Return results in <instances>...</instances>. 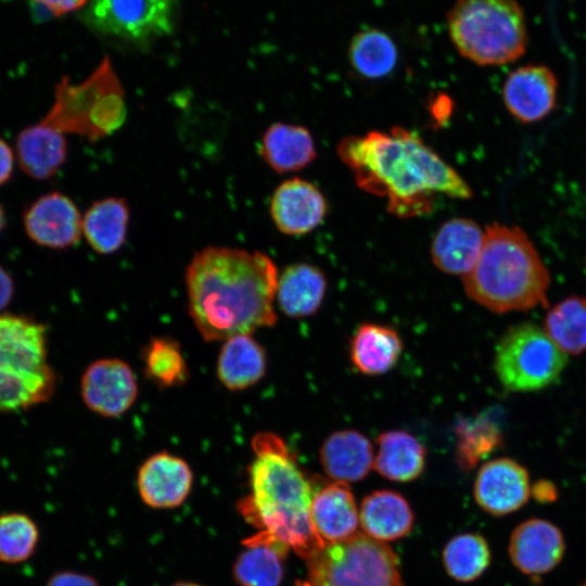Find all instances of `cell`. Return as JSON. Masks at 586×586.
Segmentation results:
<instances>
[{
    "label": "cell",
    "mask_w": 586,
    "mask_h": 586,
    "mask_svg": "<svg viewBox=\"0 0 586 586\" xmlns=\"http://www.w3.org/2000/svg\"><path fill=\"white\" fill-rule=\"evenodd\" d=\"M40 538L36 521L24 512L0 514V562L20 564L33 557Z\"/></svg>",
    "instance_id": "cell-34"
},
{
    "label": "cell",
    "mask_w": 586,
    "mask_h": 586,
    "mask_svg": "<svg viewBox=\"0 0 586 586\" xmlns=\"http://www.w3.org/2000/svg\"><path fill=\"white\" fill-rule=\"evenodd\" d=\"M4 225H5V214H4L3 207L0 204V232L4 228Z\"/></svg>",
    "instance_id": "cell-42"
},
{
    "label": "cell",
    "mask_w": 586,
    "mask_h": 586,
    "mask_svg": "<svg viewBox=\"0 0 586 586\" xmlns=\"http://www.w3.org/2000/svg\"><path fill=\"white\" fill-rule=\"evenodd\" d=\"M310 520L323 543L342 540L355 534L359 513L348 485L334 481L315 492Z\"/></svg>",
    "instance_id": "cell-21"
},
{
    "label": "cell",
    "mask_w": 586,
    "mask_h": 586,
    "mask_svg": "<svg viewBox=\"0 0 586 586\" xmlns=\"http://www.w3.org/2000/svg\"><path fill=\"white\" fill-rule=\"evenodd\" d=\"M80 393L89 410L105 418H117L133 406L138 397V381L126 361L101 358L84 371Z\"/></svg>",
    "instance_id": "cell-11"
},
{
    "label": "cell",
    "mask_w": 586,
    "mask_h": 586,
    "mask_svg": "<svg viewBox=\"0 0 586 586\" xmlns=\"http://www.w3.org/2000/svg\"><path fill=\"white\" fill-rule=\"evenodd\" d=\"M443 562L449 576L459 582H471L480 577L489 565L491 550L483 536L460 534L446 544Z\"/></svg>",
    "instance_id": "cell-33"
},
{
    "label": "cell",
    "mask_w": 586,
    "mask_h": 586,
    "mask_svg": "<svg viewBox=\"0 0 586 586\" xmlns=\"http://www.w3.org/2000/svg\"><path fill=\"white\" fill-rule=\"evenodd\" d=\"M327 280L316 266L305 263L286 267L278 278L276 300L291 318L314 315L324 298Z\"/></svg>",
    "instance_id": "cell-25"
},
{
    "label": "cell",
    "mask_w": 586,
    "mask_h": 586,
    "mask_svg": "<svg viewBox=\"0 0 586 586\" xmlns=\"http://www.w3.org/2000/svg\"><path fill=\"white\" fill-rule=\"evenodd\" d=\"M551 279L536 247L517 226L492 224L473 268L463 277L469 297L495 313L547 305Z\"/></svg>",
    "instance_id": "cell-4"
},
{
    "label": "cell",
    "mask_w": 586,
    "mask_h": 586,
    "mask_svg": "<svg viewBox=\"0 0 586 586\" xmlns=\"http://www.w3.org/2000/svg\"><path fill=\"white\" fill-rule=\"evenodd\" d=\"M306 564L315 586H404L393 549L364 532L324 543Z\"/></svg>",
    "instance_id": "cell-8"
},
{
    "label": "cell",
    "mask_w": 586,
    "mask_h": 586,
    "mask_svg": "<svg viewBox=\"0 0 586 586\" xmlns=\"http://www.w3.org/2000/svg\"><path fill=\"white\" fill-rule=\"evenodd\" d=\"M359 522L368 536L390 542L404 537L411 531L413 513L400 494L393 491H377L364 498Z\"/></svg>",
    "instance_id": "cell-26"
},
{
    "label": "cell",
    "mask_w": 586,
    "mask_h": 586,
    "mask_svg": "<svg viewBox=\"0 0 586 586\" xmlns=\"http://www.w3.org/2000/svg\"><path fill=\"white\" fill-rule=\"evenodd\" d=\"M585 586H586V584H585Z\"/></svg>",
    "instance_id": "cell-44"
},
{
    "label": "cell",
    "mask_w": 586,
    "mask_h": 586,
    "mask_svg": "<svg viewBox=\"0 0 586 586\" xmlns=\"http://www.w3.org/2000/svg\"><path fill=\"white\" fill-rule=\"evenodd\" d=\"M336 152L357 186L384 198L387 212L400 218L431 213L437 195L472 196L466 180L421 137L398 126L346 137Z\"/></svg>",
    "instance_id": "cell-2"
},
{
    "label": "cell",
    "mask_w": 586,
    "mask_h": 586,
    "mask_svg": "<svg viewBox=\"0 0 586 586\" xmlns=\"http://www.w3.org/2000/svg\"><path fill=\"white\" fill-rule=\"evenodd\" d=\"M193 472L181 457L160 451L148 457L137 473L138 494L150 508L174 509L189 497Z\"/></svg>",
    "instance_id": "cell-13"
},
{
    "label": "cell",
    "mask_w": 586,
    "mask_h": 586,
    "mask_svg": "<svg viewBox=\"0 0 586 586\" xmlns=\"http://www.w3.org/2000/svg\"><path fill=\"white\" fill-rule=\"evenodd\" d=\"M242 545L232 564L237 586H280L290 548L263 532L245 538Z\"/></svg>",
    "instance_id": "cell-19"
},
{
    "label": "cell",
    "mask_w": 586,
    "mask_h": 586,
    "mask_svg": "<svg viewBox=\"0 0 586 586\" xmlns=\"http://www.w3.org/2000/svg\"><path fill=\"white\" fill-rule=\"evenodd\" d=\"M170 586H204V585L196 582H191V581H179L171 584Z\"/></svg>",
    "instance_id": "cell-41"
},
{
    "label": "cell",
    "mask_w": 586,
    "mask_h": 586,
    "mask_svg": "<svg viewBox=\"0 0 586 586\" xmlns=\"http://www.w3.org/2000/svg\"><path fill=\"white\" fill-rule=\"evenodd\" d=\"M55 386L47 327L27 316L0 313V412L47 403Z\"/></svg>",
    "instance_id": "cell-5"
},
{
    "label": "cell",
    "mask_w": 586,
    "mask_h": 586,
    "mask_svg": "<svg viewBox=\"0 0 586 586\" xmlns=\"http://www.w3.org/2000/svg\"><path fill=\"white\" fill-rule=\"evenodd\" d=\"M15 151L18 165L27 176L38 180L49 179L66 160V135L40 120L18 133Z\"/></svg>",
    "instance_id": "cell-20"
},
{
    "label": "cell",
    "mask_w": 586,
    "mask_h": 586,
    "mask_svg": "<svg viewBox=\"0 0 586 586\" xmlns=\"http://www.w3.org/2000/svg\"><path fill=\"white\" fill-rule=\"evenodd\" d=\"M378 453L373 468L384 477L396 482H409L424 470L426 451L411 434L393 430L378 437Z\"/></svg>",
    "instance_id": "cell-29"
},
{
    "label": "cell",
    "mask_w": 586,
    "mask_h": 586,
    "mask_svg": "<svg viewBox=\"0 0 586 586\" xmlns=\"http://www.w3.org/2000/svg\"><path fill=\"white\" fill-rule=\"evenodd\" d=\"M484 233L485 230L468 218L445 221L431 244L433 264L445 273L464 277L479 258Z\"/></svg>",
    "instance_id": "cell-18"
},
{
    "label": "cell",
    "mask_w": 586,
    "mask_h": 586,
    "mask_svg": "<svg viewBox=\"0 0 586 586\" xmlns=\"http://www.w3.org/2000/svg\"><path fill=\"white\" fill-rule=\"evenodd\" d=\"M543 329L565 354L586 352V298L570 296L552 306Z\"/></svg>",
    "instance_id": "cell-31"
},
{
    "label": "cell",
    "mask_w": 586,
    "mask_h": 586,
    "mask_svg": "<svg viewBox=\"0 0 586 586\" xmlns=\"http://www.w3.org/2000/svg\"><path fill=\"white\" fill-rule=\"evenodd\" d=\"M403 351L398 333L386 326L362 323L351 341V360L364 374L377 375L391 370Z\"/></svg>",
    "instance_id": "cell-27"
},
{
    "label": "cell",
    "mask_w": 586,
    "mask_h": 586,
    "mask_svg": "<svg viewBox=\"0 0 586 586\" xmlns=\"http://www.w3.org/2000/svg\"><path fill=\"white\" fill-rule=\"evenodd\" d=\"M294 586H315L310 582L297 581Z\"/></svg>",
    "instance_id": "cell-43"
},
{
    "label": "cell",
    "mask_w": 586,
    "mask_h": 586,
    "mask_svg": "<svg viewBox=\"0 0 586 586\" xmlns=\"http://www.w3.org/2000/svg\"><path fill=\"white\" fill-rule=\"evenodd\" d=\"M14 165V153L10 145L0 138V186L11 177Z\"/></svg>",
    "instance_id": "cell-38"
},
{
    "label": "cell",
    "mask_w": 586,
    "mask_h": 586,
    "mask_svg": "<svg viewBox=\"0 0 586 586\" xmlns=\"http://www.w3.org/2000/svg\"><path fill=\"white\" fill-rule=\"evenodd\" d=\"M46 586H100V584L89 574L72 570H61L54 572L48 578Z\"/></svg>",
    "instance_id": "cell-36"
},
{
    "label": "cell",
    "mask_w": 586,
    "mask_h": 586,
    "mask_svg": "<svg viewBox=\"0 0 586 586\" xmlns=\"http://www.w3.org/2000/svg\"><path fill=\"white\" fill-rule=\"evenodd\" d=\"M564 553V538L552 523L530 519L519 524L509 540L513 564L527 575H540L552 570Z\"/></svg>",
    "instance_id": "cell-17"
},
{
    "label": "cell",
    "mask_w": 586,
    "mask_h": 586,
    "mask_svg": "<svg viewBox=\"0 0 586 586\" xmlns=\"http://www.w3.org/2000/svg\"><path fill=\"white\" fill-rule=\"evenodd\" d=\"M179 0H90L86 21L100 34L144 42L169 34Z\"/></svg>",
    "instance_id": "cell-10"
},
{
    "label": "cell",
    "mask_w": 586,
    "mask_h": 586,
    "mask_svg": "<svg viewBox=\"0 0 586 586\" xmlns=\"http://www.w3.org/2000/svg\"><path fill=\"white\" fill-rule=\"evenodd\" d=\"M278 269L258 251L206 246L186 270L189 316L206 342L252 334L277 322Z\"/></svg>",
    "instance_id": "cell-1"
},
{
    "label": "cell",
    "mask_w": 586,
    "mask_h": 586,
    "mask_svg": "<svg viewBox=\"0 0 586 586\" xmlns=\"http://www.w3.org/2000/svg\"><path fill=\"white\" fill-rule=\"evenodd\" d=\"M125 119L124 91L104 56L92 74L80 84L63 77L55 87L54 101L43 122L63 133L97 140L116 130Z\"/></svg>",
    "instance_id": "cell-7"
},
{
    "label": "cell",
    "mask_w": 586,
    "mask_h": 586,
    "mask_svg": "<svg viewBox=\"0 0 586 586\" xmlns=\"http://www.w3.org/2000/svg\"><path fill=\"white\" fill-rule=\"evenodd\" d=\"M250 493L238 501L244 520L306 560L324 545L310 520L314 488L286 443L272 432L252 441Z\"/></svg>",
    "instance_id": "cell-3"
},
{
    "label": "cell",
    "mask_w": 586,
    "mask_h": 586,
    "mask_svg": "<svg viewBox=\"0 0 586 586\" xmlns=\"http://www.w3.org/2000/svg\"><path fill=\"white\" fill-rule=\"evenodd\" d=\"M31 241L49 249H67L82 234V217L76 204L61 192H50L34 201L23 216Z\"/></svg>",
    "instance_id": "cell-12"
},
{
    "label": "cell",
    "mask_w": 586,
    "mask_h": 586,
    "mask_svg": "<svg viewBox=\"0 0 586 586\" xmlns=\"http://www.w3.org/2000/svg\"><path fill=\"white\" fill-rule=\"evenodd\" d=\"M129 207L124 199L105 198L95 201L82 216V234L99 254L118 251L127 238Z\"/></svg>",
    "instance_id": "cell-28"
},
{
    "label": "cell",
    "mask_w": 586,
    "mask_h": 586,
    "mask_svg": "<svg viewBox=\"0 0 586 586\" xmlns=\"http://www.w3.org/2000/svg\"><path fill=\"white\" fill-rule=\"evenodd\" d=\"M266 370V352L251 334H240L224 341L217 357L216 373L227 390H246L258 383Z\"/></svg>",
    "instance_id": "cell-23"
},
{
    "label": "cell",
    "mask_w": 586,
    "mask_h": 586,
    "mask_svg": "<svg viewBox=\"0 0 586 586\" xmlns=\"http://www.w3.org/2000/svg\"><path fill=\"white\" fill-rule=\"evenodd\" d=\"M565 364V353L543 328L523 322L510 327L500 337L494 368L507 390L532 392L553 383Z\"/></svg>",
    "instance_id": "cell-9"
},
{
    "label": "cell",
    "mask_w": 586,
    "mask_h": 586,
    "mask_svg": "<svg viewBox=\"0 0 586 586\" xmlns=\"http://www.w3.org/2000/svg\"><path fill=\"white\" fill-rule=\"evenodd\" d=\"M473 494L477 505L493 515L519 510L530 498L531 484L526 469L509 458L484 463L475 477Z\"/></svg>",
    "instance_id": "cell-14"
},
{
    "label": "cell",
    "mask_w": 586,
    "mask_h": 586,
    "mask_svg": "<svg viewBox=\"0 0 586 586\" xmlns=\"http://www.w3.org/2000/svg\"><path fill=\"white\" fill-rule=\"evenodd\" d=\"M145 377L161 388L180 386L189 378V368L180 344L167 336L151 339L142 351Z\"/></svg>",
    "instance_id": "cell-32"
},
{
    "label": "cell",
    "mask_w": 586,
    "mask_h": 586,
    "mask_svg": "<svg viewBox=\"0 0 586 586\" xmlns=\"http://www.w3.org/2000/svg\"><path fill=\"white\" fill-rule=\"evenodd\" d=\"M14 294V282L10 273L0 265V313L10 304Z\"/></svg>",
    "instance_id": "cell-39"
},
{
    "label": "cell",
    "mask_w": 586,
    "mask_h": 586,
    "mask_svg": "<svg viewBox=\"0 0 586 586\" xmlns=\"http://www.w3.org/2000/svg\"><path fill=\"white\" fill-rule=\"evenodd\" d=\"M457 435L456 458L458 464L466 470L472 469L484 456L492 453L500 440L498 430L483 420L460 422Z\"/></svg>",
    "instance_id": "cell-35"
},
{
    "label": "cell",
    "mask_w": 586,
    "mask_h": 586,
    "mask_svg": "<svg viewBox=\"0 0 586 586\" xmlns=\"http://www.w3.org/2000/svg\"><path fill=\"white\" fill-rule=\"evenodd\" d=\"M533 491V496L539 501H550L556 498L557 491L552 483L546 481L537 482L531 492Z\"/></svg>",
    "instance_id": "cell-40"
},
{
    "label": "cell",
    "mask_w": 586,
    "mask_h": 586,
    "mask_svg": "<svg viewBox=\"0 0 586 586\" xmlns=\"http://www.w3.org/2000/svg\"><path fill=\"white\" fill-rule=\"evenodd\" d=\"M557 88V78L547 66L530 64L509 74L502 99L513 117L522 123H533L555 109Z\"/></svg>",
    "instance_id": "cell-16"
},
{
    "label": "cell",
    "mask_w": 586,
    "mask_h": 586,
    "mask_svg": "<svg viewBox=\"0 0 586 586\" xmlns=\"http://www.w3.org/2000/svg\"><path fill=\"white\" fill-rule=\"evenodd\" d=\"M269 211L280 232L301 235L313 231L322 222L328 205L323 194L314 183L293 178L276 188Z\"/></svg>",
    "instance_id": "cell-15"
},
{
    "label": "cell",
    "mask_w": 586,
    "mask_h": 586,
    "mask_svg": "<svg viewBox=\"0 0 586 586\" xmlns=\"http://www.w3.org/2000/svg\"><path fill=\"white\" fill-rule=\"evenodd\" d=\"M446 24L457 51L477 65H504L526 50V22L515 0H456Z\"/></svg>",
    "instance_id": "cell-6"
},
{
    "label": "cell",
    "mask_w": 586,
    "mask_h": 586,
    "mask_svg": "<svg viewBox=\"0 0 586 586\" xmlns=\"http://www.w3.org/2000/svg\"><path fill=\"white\" fill-rule=\"evenodd\" d=\"M259 153L280 174L301 170L316 157L311 133L303 126L275 123L264 132Z\"/></svg>",
    "instance_id": "cell-24"
},
{
    "label": "cell",
    "mask_w": 586,
    "mask_h": 586,
    "mask_svg": "<svg viewBox=\"0 0 586 586\" xmlns=\"http://www.w3.org/2000/svg\"><path fill=\"white\" fill-rule=\"evenodd\" d=\"M324 473L336 482H357L371 470L374 462L370 441L356 430L331 433L320 447Z\"/></svg>",
    "instance_id": "cell-22"
},
{
    "label": "cell",
    "mask_w": 586,
    "mask_h": 586,
    "mask_svg": "<svg viewBox=\"0 0 586 586\" xmlns=\"http://www.w3.org/2000/svg\"><path fill=\"white\" fill-rule=\"evenodd\" d=\"M46 15L61 16L88 4L90 0H33Z\"/></svg>",
    "instance_id": "cell-37"
},
{
    "label": "cell",
    "mask_w": 586,
    "mask_h": 586,
    "mask_svg": "<svg viewBox=\"0 0 586 586\" xmlns=\"http://www.w3.org/2000/svg\"><path fill=\"white\" fill-rule=\"evenodd\" d=\"M397 59L395 42L378 28L356 33L348 47V60L353 69L370 79L388 75L395 68Z\"/></svg>",
    "instance_id": "cell-30"
}]
</instances>
